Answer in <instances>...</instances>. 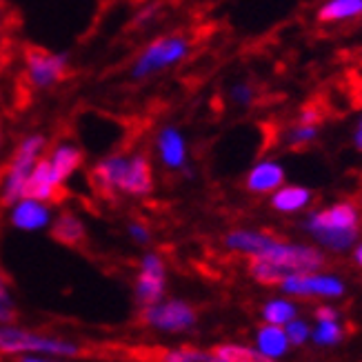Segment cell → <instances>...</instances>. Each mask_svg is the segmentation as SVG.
<instances>
[{
    "label": "cell",
    "instance_id": "7",
    "mask_svg": "<svg viewBox=\"0 0 362 362\" xmlns=\"http://www.w3.org/2000/svg\"><path fill=\"white\" fill-rule=\"evenodd\" d=\"M280 293H287L291 298H316V300H340L347 293V282L338 274L332 272H300L289 274L280 280Z\"/></svg>",
    "mask_w": 362,
    "mask_h": 362
},
{
    "label": "cell",
    "instance_id": "31",
    "mask_svg": "<svg viewBox=\"0 0 362 362\" xmlns=\"http://www.w3.org/2000/svg\"><path fill=\"white\" fill-rule=\"evenodd\" d=\"M158 13H160V5H156V3L145 5L143 9H140V11L136 13L134 23H136L138 27H147V25H151L156 18H158Z\"/></svg>",
    "mask_w": 362,
    "mask_h": 362
},
{
    "label": "cell",
    "instance_id": "12",
    "mask_svg": "<svg viewBox=\"0 0 362 362\" xmlns=\"http://www.w3.org/2000/svg\"><path fill=\"white\" fill-rule=\"evenodd\" d=\"M129 165V153H107L91 169V185L103 196H118L124 180V171Z\"/></svg>",
    "mask_w": 362,
    "mask_h": 362
},
{
    "label": "cell",
    "instance_id": "6",
    "mask_svg": "<svg viewBox=\"0 0 362 362\" xmlns=\"http://www.w3.org/2000/svg\"><path fill=\"white\" fill-rule=\"evenodd\" d=\"M143 322L156 334L182 336L196 329L198 313L182 298H163L143 309Z\"/></svg>",
    "mask_w": 362,
    "mask_h": 362
},
{
    "label": "cell",
    "instance_id": "17",
    "mask_svg": "<svg viewBox=\"0 0 362 362\" xmlns=\"http://www.w3.org/2000/svg\"><path fill=\"white\" fill-rule=\"evenodd\" d=\"M65 187L60 182V178L56 176V171L52 169L49 160L42 158L38 160V165L34 167V171L29 174L27 178V185H25V196H31V198H38V200H47L52 202L58 198L60 189Z\"/></svg>",
    "mask_w": 362,
    "mask_h": 362
},
{
    "label": "cell",
    "instance_id": "2",
    "mask_svg": "<svg viewBox=\"0 0 362 362\" xmlns=\"http://www.w3.org/2000/svg\"><path fill=\"white\" fill-rule=\"evenodd\" d=\"M81 344L76 340L34 332L16 322L0 325V356L5 358H16L21 362H52L74 360L81 356Z\"/></svg>",
    "mask_w": 362,
    "mask_h": 362
},
{
    "label": "cell",
    "instance_id": "26",
    "mask_svg": "<svg viewBox=\"0 0 362 362\" xmlns=\"http://www.w3.org/2000/svg\"><path fill=\"white\" fill-rule=\"evenodd\" d=\"M163 362H214L211 351H202L196 347H174L160 354Z\"/></svg>",
    "mask_w": 362,
    "mask_h": 362
},
{
    "label": "cell",
    "instance_id": "22",
    "mask_svg": "<svg viewBox=\"0 0 362 362\" xmlns=\"http://www.w3.org/2000/svg\"><path fill=\"white\" fill-rule=\"evenodd\" d=\"M298 311H300V309H298L296 298H291L287 293H280V296L269 298V300L262 305L260 318H262V322L285 327L289 320H293L298 316Z\"/></svg>",
    "mask_w": 362,
    "mask_h": 362
},
{
    "label": "cell",
    "instance_id": "36",
    "mask_svg": "<svg viewBox=\"0 0 362 362\" xmlns=\"http://www.w3.org/2000/svg\"><path fill=\"white\" fill-rule=\"evenodd\" d=\"M3 149H5V132L0 127V156H3Z\"/></svg>",
    "mask_w": 362,
    "mask_h": 362
},
{
    "label": "cell",
    "instance_id": "15",
    "mask_svg": "<svg viewBox=\"0 0 362 362\" xmlns=\"http://www.w3.org/2000/svg\"><path fill=\"white\" fill-rule=\"evenodd\" d=\"M254 347L260 354L262 362H274L282 360L291 351V342L287 338L285 327L262 322L254 334Z\"/></svg>",
    "mask_w": 362,
    "mask_h": 362
},
{
    "label": "cell",
    "instance_id": "10",
    "mask_svg": "<svg viewBox=\"0 0 362 362\" xmlns=\"http://www.w3.org/2000/svg\"><path fill=\"white\" fill-rule=\"evenodd\" d=\"M54 218L56 216L52 209V202L31 198V196H23L9 207L11 227L23 233H38V231L49 229Z\"/></svg>",
    "mask_w": 362,
    "mask_h": 362
},
{
    "label": "cell",
    "instance_id": "29",
    "mask_svg": "<svg viewBox=\"0 0 362 362\" xmlns=\"http://www.w3.org/2000/svg\"><path fill=\"white\" fill-rule=\"evenodd\" d=\"M229 98L235 107H251L256 103V89L251 87L249 83H233L231 89H229Z\"/></svg>",
    "mask_w": 362,
    "mask_h": 362
},
{
    "label": "cell",
    "instance_id": "16",
    "mask_svg": "<svg viewBox=\"0 0 362 362\" xmlns=\"http://www.w3.org/2000/svg\"><path fill=\"white\" fill-rule=\"evenodd\" d=\"M276 235L267 233V231H260V229H231L227 235H225V247L231 254H240V256H247V258H258L262 256L269 245L274 243Z\"/></svg>",
    "mask_w": 362,
    "mask_h": 362
},
{
    "label": "cell",
    "instance_id": "21",
    "mask_svg": "<svg viewBox=\"0 0 362 362\" xmlns=\"http://www.w3.org/2000/svg\"><path fill=\"white\" fill-rule=\"evenodd\" d=\"M320 23H349L362 18V0H325L316 11Z\"/></svg>",
    "mask_w": 362,
    "mask_h": 362
},
{
    "label": "cell",
    "instance_id": "5",
    "mask_svg": "<svg viewBox=\"0 0 362 362\" xmlns=\"http://www.w3.org/2000/svg\"><path fill=\"white\" fill-rule=\"evenodd\" d=\"M192 54V42L182 34H165L153 38L143 47V52L132 62L134 81H147L151 76H158L167 69L178 67Z\"/></svg>",
    "mask_w": 362,
    "mask_h": 362
},
{
    "label": "cell",
    "instance_id": "9",
    "mask_svg": "<svg viewBox=\"0 0 362 362\" xmlns=\"http://www.w3.org/2000/svg\"><path fill=\"white\" fill-rule=\"evenodd\" d=\"M134 298L140 309L167 298V264L156 251H145L138 262V274L134 280Z\"/></svg>",
    "mask_w": 362,
    "mask_h": 362
},
{
    "label": "cell",
    "instance_id": "14",
    "mask_svg": "<svg viewBox=\"0 0 362 362\" xmlns=\"http://www.w3.org/2000/svg\"><path fill=\"white\" fill-rule=\"evenodd\" d=\"M156 187L153 167L145 153H129V165L124 171V180L120 187L122 196L132 198H147Z\"/></svg>",
    "mask_w": 362,
    "mask_h": 362
},
{
    "label": "cell",
    "instance_id": "27",
    "mask_svg": "<svg viewBox=\"0 0 362 362\" xmlns=\"http://www.w3.org/2000/svg\"><path fill=\"white\" fill-rule=\"evenodd\" d=\"M318 134H320L318 124H309V122H298L296 120V124L287 134V143L291 147H305V145H311L313 140L318 138Z\"/></svg>",
    "mask_w": 362,
    "mask_h": 362
},
{
    "label": "cell",
    "instance_id": "32",
    "mask_svg": "<svg viewBox=\"0 0 362 362\" xmlns=\"http://www.w3.org/2000/svg\"><path fill=\"white\" fill-rule=\"evenodd\" d=\"M313 320H342V313L338 307L329 305L327 300V305H318L313 309Z\"/></svg>",
    "mask_w": 362,
    "mask_h": 362
},
{
    "label": "cell",
    "instance_id": "4",
    "mask_svg": "<svg viewBox=\"0 0 362 362\" xmlns=\"http://www.w3.org/2000/svg\"><path fill=\"white\" fill-rule=\"evenodd\" d=\"M47 153V138L42 134H27L16 145L11 158L0 178V202L11 207L16 200L25 196V185L38 160Z\"/></svg>",
    "mask_w": 362,
    "mask_h": 362
},
{
    "label": "cell",
    "instance_id": "30",
    "mask_svg": "<svg viewBox=\"0 0 362 362\" xmlns=\"http://www.w3.org/2000/svg\"><path fill=\"white\" fill-rule=\"evenodd\" d=\"M127 235L138 247H147L151 243V229L143 223V220H132L127 225Z\"/></svg>",
    "mask_w": 362,
    "mask_h": 362
},
{
    "label": "cell",
    "instance_id": "33",
    "mask_svg": "<svg viewBox=\"0 0 362 362\" xmlns=\"http://www.w3.org/2000/svg\"><path fill=\"white\" fill-rule=\"evenodd\" d=\"M298 122H309V124H320V112L316 107H303L298 114Z\"/></svg>",
    "mask_w": 362,
    "mask_h": 362
},
{
    "label": "cell",
    "instance_id": "25",
    "mask_svg": "<svg viewBox=\"0 0 362 362\" xmlns=\"http://www.w3.org/2000/svg\"><path fill=\"white\" fill-rule=\"evenodd\" d=\"M16 318H18V307H16L11 282L0 274V325L16 322Z\"/></svg>",
    "mask_w": 362,
    "mask_h": 362
},
{
    "label": "cell",
    "instance_id": "24",
    "mask_svg": "<svg viewBox=\"0 0 362 362\" xmlns=\"http://www.w3.org/2000/svg\"><path fill=\"white\" fill-rule=\"evenodd\" d=\"M214 362H262L254 344L243 342H223L211 349Z\"/></svg>",
    "mask_w": 362,
    "mask_h": 362
},
{
    "label": "cell",
    "instance_id": "35",
    "mask_svg": "<svg viewBox=\"0 0 362 362\" xmlns=\"http://www.w3.org/2000/svg\"><path fill=\"white\" fill-rule=\"evenodd\" d=\"M351 258H354V262L362 269V240H358V243L351 247Z\"/></svg>",
    "mask_w": 362,
    "mask_h": 362
},
{
    "label": "cell",
    "instance_id": "23",
    "mask_svg": "<svg viewBox=\"0 0 362 362\" xmlns=\"http://www.w3.org/2000/svg\"><path fill=\"white\" fill-rule=\"evenodd\" d=\"M316 325L311 327V344L318 349H334L344 342V327L340 320H313Z\"/></svg>",
    "mask_w": 362,
    "mask_h": 362
},
{
    "label": "cell",
    "instance_id": "11",
    "mask_svg": "<svg viewBox=\"0 0 362 362\" xmlns=\"http://www.w3.org/2000/svg\"><path fill=\"white\" fill-rule=\"evenodd\" d=\"M153 149L158 160L169 171H185L189 167V145L185 134L176 124H165L153 138Z\"/></svg>",
    "mask_w": 362,
    "mask_h": 362
},
{
    "label": "cell",
    "instance_id": "34",
    "mask_svg": "<svg viewBox=\"0 0 362 362\" xmlns=\"http://www.w3.org/2000/svg\"><path fill=\"white\" fill-rule=\"evenodd\" d=\"M354 147L362 153V118L358 120L356 129H354Z\"/></svg>",
    "mask_w": 362,
    "mask_h": 362
},
{
    "label": "cell",
    "instance_id": "20",
    "mask_svg": "<svg viewBox=\"0 0 362 362\" xmlns=\"http://www.w3.org/2000/svg\"><path fill=\"white\" fill-rule=\"evenodd\" d=\"M49 229H52L54 238L60 245H67V247H78V245H83L87 238V227L83 223V218L76 216L74 211L58 214Z\"/></svg>",
    "mask_w": 362,
    "mask_h": 362
},
{
    "label": "cell",
    "instance_id": "19",
    "mask_svg": "<svg viewBox=\"0 0 362 362\" xmlns=\"http://www.w3.org/2000/svg\"><path fill=\"white\" fill-rule=\"evenodd\" d=\"M272 209L282 214V216H296L303 214L311 207L313 202V192L303 185H280L272 194Z\"/></svg>",
    "mask_w": 362,
    "mask_h": 362
},
{
    "label": "cell",
    "instance_id": "18",
    "mask_svg": "<svg viewBox=\"0 0 362 362\" xmlns=\"http://www.w3.org/2000/svg\"><path fill=\"white\" fill-rule=\"evenodd\" d=\"M45 158L49 160L52 169L56 171V176L60 178L62 185H67L78 171H81L83 163H85V156L81 151V147L74 145V143H58L52 149H47Z\"/></svg>",
    "mask_w": 362,
    "mask_h": 362
},
{
    "label": "cell",
    "instance_id": "13",
    "mask_svg": "<svg viewBox=\"0 0 362 362\" xmlns=\"http://www.w3.org/2000/svg\"><path fill=\"white\" fill-rule=\"evenodd\" d=\"M285 167L276 158H260L245 176V189L256 196H272L280 185H285Z\"/></svg>",
    "mask_w": 362,
    "mask_h": 362
},
{
    "label": "cell",
    "instance_id": "8",
    "mask_svg": "<svg viewBox=\"0 0 362 362\" xmlns=\"http://www.w3.org/2000/svg\"><path fill=\"white\" fill-rule=\"evenodd\" d=\"M25 76L27 83L38 89H52L60 85L69 76V58L60 52H47V49H27L25 54Z\"/></svg>",
    "mask_w": 362,
    "mask_h": 362
},
{
    "label": "cell",
    "instance_id": "1",
    "mask_svg": "<svg viewBox=\"0 0 362 362\" xmlns=\"http://www.w3.org/2000/svg\"><path fill=\"white\" fill-rule=\"evenodd\" d=\"M325 249L316 243H291L274 238L269 249L258 258H249V276L262 287H278L280 280L289 274L325 269Z\"/></svg>",
    "mask_w": 362,
    "mask_h": 362
},
{
    "label": "cell",
    "instance_id": "28",
    "mask_svg": "<svg viewBox=\"0 0 362 362\" xmlns=\"http://www.w3.org/2000/svg\"><path fill=\"white\" fill-rule=\"evenodd\" d=\"M285 332H287L291 347H305L307 342H311V325L300 316H296L293 320H289L285 325Z\"/></svg>",
    "mask_w": 362,
    "mask_h": 362
},
{
    "label": "cell",
    "instance_id": "3",
    "mask_svg": "<svg viewBox=\"0 0 362 362\" xmlns=\"http://www.w3.org/2000/svg\"><path fill=\"white\" fill-rule=\"evenodd\" d=\"M303 229L320 249L344 254L360 240V209L349 200H340L329 207L311 211Z\"/></svg>",
    "mask_w": 362,
    "mask_h": 362
}]
</instances>
